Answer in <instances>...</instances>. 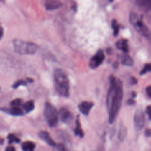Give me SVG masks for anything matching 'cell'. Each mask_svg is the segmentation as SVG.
<instances>
[{
    "mask_svg": "<svg viewBox=\"0 0 151 151\" xmlns=\"http://www.w3.org/2000/svg\"><path fill=\"white\" fill-rule=\"evenodd\" d=\"M118 65H119V63L117 61H115L113 64V67L114 68L116 69L118 68Z\"/></svg>",
    "mask_w": 151,
    "mask_h": 151,
    "instance_id": "cell-33",
    "label": "cell"
},
{
    "mask_svg": "<svg viewBox=\"0 0 151 151\" xmlns=\"http://www.w3.org/2000/svg\"><path fill=\"white\" fill-rule=\"evenodd\" d=\"M151 70V67H150V64L149 63H147L145 64L143 68L141 70V71H140V75H144L146 73L150 72Z\"/></svg>",
    "mask_w": 151,
    "mask_h": 151,
    "instance_id": "cell-24",
    "label": "cell"
},
{
    "mask_svg": "<svg viewBox=\"0 0 151 151\" xmlns=\"http://www.w3.org/2000/svg\"><path fill=\"white\" fill-rule=\"evenodd\" d=\"M44 117L50 127L57 125L58 120V113L56 108L50 102H46L44 107Z\"/></svg>",
    "mask_w": 151,
    "mask_h": 151,
    "instance_id": "cell-5",
    "label": "cell"
},
{
    "mask_svg": "<svg viewBox=\"0 0 151 151\" xmlns=\"http://www.w3.org/2000/svg\"><path fill=\"white\" fill-rule=\"evenodd\" d=\"M27 84V81L25 80H18L15 81L12 86V88L16 89L21 86H26Z\"/></svg>",
    "mask_w": 151,
    "mask_h": 151,
    "instance_id": "cell-21",
    "label": "cell"
},
{
    "mask_svg": "<svg viewBox=\"0 0 151 151\" xmlns=\"http://www.w3.org/2000/svg\"><path fill=\"white\" fill-rule=\"evenodd\" d=\"M133 122L136 130H140L143 128L145 124V116L142 109H138L136 110L134 115Z\"/></svg>",
    "mask_w": 151,
    "mask_h": 151,
    "instance_id": "cell-7",
    "label": "cell"
},
{
    "mask_svg": "<svg viewBox=\"0 0 151 151\" xmlns=\"http://www.w3.org/2000/svg\"><path fill=\"white\" fill-rule=\"evenodd\" d=\"M26 81H27V82H28V83H32V82L34 81V80H33L32 78H31L27 77V78H26Z\"/></svg>",
    "mask_w": 151,
    "mask_h": 151,
    "instance_id": "cell-35",
    "label": "cell"
},
{
    "mask_svg": "<svg viewBox=\"0 0 151 151\" xmlns=\"http://www.w3.org/2000/svg\"><path fill=\"white\" fill-rule=\"evenodd\" d=\"M150 87H151V86H147V87H146V92L147 95L148 96V97H149V98H150V97H151V90H150Z\"/></svg>",
    "mask_w": 151,
    "mask_h": 151,
    "instance_id": "cell-28",
    "label": "cell"
},
{
    "mask_svg": "<svg viewBox=\"0 0 151 151\" xmlns=\"http://www.w3.org/2000/svg\"><path fill=\"white\" fill-rule=\"evenodd\" d=\"M12 45L14 51L19 55L34 54L37 50L35 44L20 39H14Z\"/></svg>",
    "mask_w": 151,
    "mask_h": 151,
    "instance_id": "cell-3",
    "label": "cell"
},
{
    "mask_svg": "<svg viewBox=\"0 0 151 151\" xmlns=\"http://www.w3.org/2000/svg\"><path fill=\"white\" fill-rule=\"evenodd\" d=\"M0 111L14 116H24V114L23 110L21 109L19 107H0Z\"/></svg>",
    "mask_w": 151,
    "mask_h": 151,
    "instance_id": "cell-10",
    "label": "cell"
},
{
    "mask_svg": "<svg viewBox=\"0 0 151 151\" xmlns=\"http://www.w3.org/2000/svg\"><path fill=\"white\" fill-rule=\"evenodd\" d=\"M74 133L76 136H78L80 137H84V132L81 127V124L80 122L79 121L78 119V117L77 119L76 120V128L74 129Z\"/></svg>",
    "mask_w": 151,
    "mask_h": 151,
    "instance_id": "cell-18",
    "label": "cell"
},
{
    "mask_svg": "<svg viewBox=\"0 0 151 151\" xmlns=\"http://www.w3.org/2000/svg\"><path fill=\"white\" fill-rule=\"evenodd\" d=\"M123 96V91L122 81L113 75H111L109 77V86L106 101L110 124H112L118 116Z\"/></svg>",
    "mask_w": 151,
    "mask_h": 151,
    "instance_id": "cell-1",
    "label": "cell"
},
{
    "mask_svg": "<svg viewBox=\"0 0 151 151\" xmlns=\"http://www.w3.org/2000/svg\"><path fill=\"white\" fill-rule=\"evenodd\" d=\"M38 137L44 142H45L47 145L50 146L54 147L56 146V143L54 140L51 137L49 133L45 130L40 131L38 134Z\"/></svg>",
    "mask_w": 151,
    "mask_h": 151,
    "instance_id": "cell-11",
    "label": "cell"
},
{
    "mask_svg": "<svg viewBox=\"0 0 151 151\" xmlns=\"http://www.w3.org/2000/svg\"><path fill=\"white\" fill-rule=\"evenodd\" d=\"M137 5L140 6L141 8H143L146 10H150L151 7V2L150 1L146 0H137L136 1Z\"/></svg>",
    "mask_w": 151,
    "mask_h": 151,
    "instance_id": "cell-19",
    "label": "cell"
},
{
    "mask_svg": "<svg viewBox=\"0 0 151 151\" xmlns=\"http://www.w3.org/2000/svg\"><path fill=\"white\" fill-rule=\"evenodd\" d=\"M150 106H147L146 109V112L148 116V117H149V119L150 120Z\"/></svg>",
    "mask_w": 151,
    "mask_h": 151,
    "instance_id": "cell-31",
    "label": "cell"
},
{
    "mask_svg": "<svg viewBox=\"0 0 151 151\" xmlns=\"http://www.w3.org/2000/svg\"><path fill=\"white\" fill-rule=\"evenodd\" d=\"M21 147L23 151H34L35 143L32 141H25L22 143Z\"/></svg>",
    "mask_w": 151,
    "mask_h": 151,
    "instance_id": "cell-15",
    "label": "cell"
},
{
    "mask_svg": "<svg viewBox=\"0 0 151 151\" xmlns=\"http://www.w3.org/2000/svg\"><path fill=\"white\" fill-rule=\"evenodd\" d=\"M137 96V94L135 91H132V99L133 98H135Z\"/></svg>",
    "mask_w": 151,
    "mask_h": 151,
    "instance_id": "cell-36",
    "label": "cell"
},
{
    "mask_svg": "<svg viewBox=\"0 0 151 151\" xmlns=\"http://www.w3.org/2000/svg\"><path fill=\"white\" fill-rule=\"evenodd\" d=\"M129 21L139 34L146 38H150V33L149 28L144 24L142 19L139 18L136 12H130L129 14Z\"/></svg>",
    "mask_w": 151,
    "mask_h": 151,
    "instance_id": "cell-4",
    "label": "cell"
},
{
    "mask_svg": "<svg viewBox=\"0 0 151 151\" xmlns=\"http://www.w3.org/2000/svg\"><path fill=\"white\" fill-rule=\"evenodd\" d=\"M57 149L58 150V151H68L65 149V146L61 143H59L58 145H57Z\"/></svg>",
    "mask_w": 151,
    "mask_h": 151,
    "instance_id": "cell-25",
    "label": "cell"
},
{
    "mask_svg": "<svg viewBox=\"0 0 151 151\" xmlns=\"http://www.w3.org/2000/svg\"><path fill=\"white\" fill-rule=\"evenodd\" d=\"M4 28L1 26H0V40L2 39V38L4 35Z\"/></svg>",
    "mask_w": 151,
    "mask_h": 151,
    "instance_id": "cell-32",
    "label": "cell"
},
{
    "mask_svg": "<svg viewBox=\"0 0 151 151\" xmlns=\"http://www.w3.org/2000/svg\"><path fill=\"white\" fill-rule=\"evenodd\" d=\"M137 83V80L134 77H131L130 78V84L132 85H135Z\"/></svg>",
    "mask_w": 151,
    "mask_h": 151,
    "instance_id": "cell-26",
    "label": "cell"
},
{
    "mask_svg": "<svg viewBox=\"0 0 151 151\" xmlns=\"http://www.w3.org/2000/svg\"><path fill=\"white\" fill-rule=\"evenodd\" d=\"M7 138L8 139V143L9 144L12 143L13 142L19 143L20 142V139L18 138L17 136H15L14 134H9L7 136Z\"/></svg>",
    "mask_w": 151,
    "mask_h": 151,
    "instance_id": "cell-22",
    "label": "cell"
},
{
    "mask_svg": "<svg viewBox=\"0 0 151 151\" xmlns=\"http://www.w3.org/2000/svg\"><path fill=\"white\" fill-rule=\"evenodd\" d=\"M116 46L117 48L123 51L124 52H127L129 51L128 41L125 38H121L117 41L116 43Z\"/></svg>",
    "mask_w": 151,
    "mask_h": 151,
    "instance_id": "cell-13",
    "label": "cell"
},
{
    "mask_svg": "<svg viewBox=\"0 0 151 151\" xmlns=\"http://www.w3.org/2000/svg\"><path fill=\"white\" fill-rule=\"evenodd\" d=\"M150 134H151V131H150V129L149 128L148 129H146L145 131V135L146 136V137H150Z\"/></svg>",
    "mask_w": 151,
    "mask_h": 151,
    "instance_id": "cell-29",
    "label": "cell"
},
{
    "mask_svg": "<svg viewBox=\"0 0 151 151\" xmlns=\"http://www.w3.org/2000/svg\"><path fill=\"white\" fill-rule=\"evenodd\" d=\"M4 142V139L2 138H0V144H2Z\"/></svg>",
    "mask_w": 151,
    "mask_h": 151,
    "instance_id": "cell-37",
    "label": "cell"
},
{
    "mask_svg": "<svg viewBox=\"0 0 151 151\" xmlns=\"http://www.w3.org/2000/svg\"><path fill=\"white\" fill-rule=\"evenodd\" d=\"M105 58L104 54L102 49H99L96 53L90 58L89 67L91 69H96L99 67L103 62Z\"/></svg>",
    "mask_w": 151,
    "mask_h": 151,
    "instance_id": "cell-6",
    "label": "cell"
},
{
    "mask_svg": "<svg viewBox=\"0 0 151 151\" xmlns=\"http://www.w3.org/2000/svg\"><path fill=\"white\" fill-rule=\"evenodd\" d=\"M111 27H112V29H113V36L116 37L119 34V28H120L119 25L117 23V21L116 19H112V21H111Z\"/></svg>",
    "mask_w": 151,
    "mask_h": 151,
    "instance_id": "cell-20",
    "label": "cell"
},
{
    "mask_svg": "<svg viewBox=\"0 0 151 151\" xmlns=\"http://www.w3.org/2000/svg\"><path fill=\"white\" fill-rule=\"evenodd\" d=\"M54 86L57 93L61 96H70V83L67 75L61 68H56L53 73Z\"/></svg>",
    "mask_w": 151,
    "mask_h": 151,
    "instance_id": "cell-2",
    "label": "cell"
},
{
    "mask_svg": "<svg viewBox=\"0 0 151 151\" xmlns=\"http://www.w3.org/2000/svg\"><path fill=\"white\" fill-rule=\"evenodd\" d=\"M5 151H16V150H15V149L14 146H8V147H6Z\"/></svg>",
    "mask_w": 151,
    "mask_h": 151,
    "instance_id": "cell-30",
    "label": "cell"
},
{
    "mask_svg": "<svg viewBox=\"0 0 151 151\" xmlns=\"http://www.w3.org/2000/svg\"><path fill=\"white\" fill-rule=\"evenodd\" d=\"M106 51H107V52L108 54H111V52H112V49H111V48H110V47L107 48L106 49Z\"/></svg>",
    "mask_w": 151,
    "mask_h": 151,
    "instance_id": "cell-34",
    "label": "cell"
},
{
    "mask_svg": "<svg viewBox=\"0 0 151 151\" xmlns=\"http://www.w3.org/2000/svg\"><path fill=\"white\" fill-rule=\"evenodd\" d=\"M136 103V101L133 99H129L127 101V104L128 105L130 106H132V105H134Z\"/></svg>",
    "mask_w": 151,
    "mask_h": 151,
    "instance_id": "cell-27",
    "label": "cell"
},
{
    "mask_svg": "<svg viewBox=\"0 0 151 151\" xmlns=\"http://www.w3.org/2000/svg\"><path fill=\"white\" fill-rule=\"evenodd\" d=\"M62 2L57 0H47L44 3V6L47 10H54L62 6Z\"/></svg>",
    "mask_w": 151,
    "mask_h": 151,
    "instance_id": "cell-12",
    "label": "cell"
},
{
    "mask_svg": "<svg viewBox=\"0 0 151 151\" xmlns=\"http://www.w3.org/2000/svg\"><path fill=\"white\" fill-rule=\"evenodd\" d=\"M121 64L126 66H132L134 64L133 59L128 54H123L121 57Z\"/></svg>",
    "mask_w": 151,
    "mask_h": 151,
    "instance_id": "cell-14",
    "label": "cell"
},
{
    "mask_svg": "<svg viewBox=\"0 0 151 151\" xmlns=\"http://www.w3.org/2000/svg\"><path fill=\"white\" fill-rule=\"evenodd\" d=\"M35 107L34 101L32 100H30L27 102H25L23 104V109L26 113H29L32 111Z\"/></svg>",
    "mask_w": 151,
    "mask_h": 151,
    "instance_id": "cell-16",
    "label": "cell"
},
{
    "mask_svg": "<svg viewBox=\"0 0 151 151\" xmlns=\"http://www.w3.org/2000/svg\"><path fill=\"white\" fill-rule=\"evenodd\" d=\"M94 103L88 101H84L78 104V108L79 111L85 116H87L92 107L94 106Z\"/></svg>",
    "mask_w": 151,
    "mask_h": 151,
    "instance_id": "cell-8",
    "label": "cell"
},
{
    "mask_svg": "<svg viewBox=\"0 0 151 151\" xmlns=\"http://www.w3.org/2000/svg\"><path fill=\"white\" fill-rule=\"evenodd\" d=\"M22 103V100L21 99H15L11 101L10 106L11 107H19V106H21Z\"/></svg>",
    "mask_w": 151,
    "mask_h": 151,
    "instance_id": "cell-23",
    "label": "cell"
},
{
    "mask_svg": "<svg viewBox=\"0 0 151 151\" xmlns=\"http://www.w3.org/2000/svg\"><path fill=\"white\" fill-rule=\"evenodd\" d=\"M61 120L64 123H68L73 119V114L71 111L65 107L61 108L58 113Z\"/></svg>",
    "mask_w": 151,
    "mask_h": 151,
    "instance_id": "cell-9",
    "label": "cell"
},
{
    "mask_svg": "<svg viewBox=\"0 0 151 151\" xmlns=\"http://www.w3.org/2000/svg\"><path fill=\"white\" fill-rule=\"evenodd\" d=\"M127 135V129L123 124H121L119 126L118 132V138L120 141L124 140Z\"/></svg>",
    "mask_w": 151,
    "mask_h": 151,
    "instance_id": "cell-17",
    "label": "cell"
}]
</instances>
